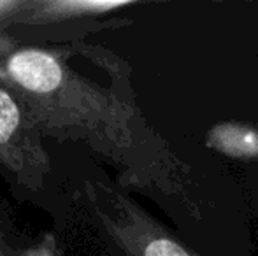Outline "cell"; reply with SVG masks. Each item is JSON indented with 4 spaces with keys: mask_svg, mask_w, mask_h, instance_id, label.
Returning <instances> with one entry per match:
<instances>
[{
    "mask_svg": "<svg viewBox=\"0 0 258 256\" xmlns=\"http://www.w3.org/2000/svg\"><path fill=\"white\" fill-rule=\"evenodd\" d=\"M9 72L18 84L35 93H49L61 82V67L51 55L35 49L16 53L9 60Z\"/></svg>",
    "mask_w": 258,
    "mask_h": 256,
    "instance_id": "6da1fadb",
    "label": "cell"
},
{
    "mask_svg": "<svg viewBox=\"0 0 258 256\" xmlns=\"http://www.w3.org/2000/svg\"><path fill=\"white\" fill-rule=\"evenodd\" d=\"M204 144L209 149L234 160H258V127L241 121H220L206 133Z\"/></svg>",
    "mask_w": 258,
    "mask_h": 256,
    "instance_id": "7a4b0ae2",
    "label": "cell"
},
{
    "mask_svg": "<svg viewBox=\"0 0 258 256\" xmlns=\"http://www.w3.org/2000/svg\"><path fill=\"white\" fill-rule=\"evenodd\" d=\"M20 123V111L9 93L0 90V144L9 140Z\"/></svg>",
    "mask_w": 258,
    "mask_h": 256,
    "instance_id": "3957f363",
    "label": "cell"
},
{
    "mask_svg": "<svg viewBox=\"0 0 258 256\" xmlns=\"http://www.w3.org/2000/svg\"><path fill=\"white\" fill-rule=\"evenodd\" d=\"M256 212H258V183H256Z\"/></svg>",
    "mask_w": 258,
    "mask_h": 256,
    "instance_id": "277c9868",
    "label": "cell"
}]
</instances>
